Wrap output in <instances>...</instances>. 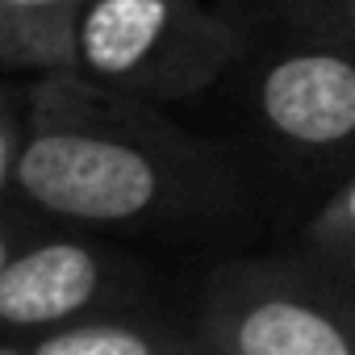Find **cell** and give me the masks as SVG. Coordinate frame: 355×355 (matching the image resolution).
<instances>
[{
  "mask_svg": "<svg viewBox=\"0 0 355 355\" xmlns=\"http://www.w3.org/2000/svg\"><path fill=\"white\" fill-rule=\"evenodd\" d=\"M239 46L197 0H84L71 21V59L92 80L150 96L209 84Z\"/></svg>",
  "mask_w": 355,
  "mask_h": 355,
  "instance_id": "obj_1",
  "label": "cell"
},
{
  "mask_svg": "<svg viewBox=\"0 0 355 355\" xmlns=\"http://www.w3.org/2000/svg\"><path fill=\"white\" fill-rule=\"evenodd\" d=\"M205 343L234 355H355V280L326 268H230L205 305Z\"/></svg>",
  "mask_w": 355,
  "mask_h": 355,
  "instance_id": "obj_2",
  "label": "cell"
},
{
  "mask_svg": "<svg viewBox=\"0 0 355 355\" xmlns=\"http://www.w3.org/2000/svg\"><path fill=\"white\" fill-rule=\"evenodd\" d=\"M17 189L59 218L134 222L163 197V167L134 142L80 125H42L13 167Z\"/></svg>",
  "mask_w": 355,
  "mask_h": 355,
  "instance_id": "obj_3",
  "label": "cell"
},
{
  "mask_svg": "<svg viewBox=\"0 0 355 355\" xmlns=\"http://www.w3.org/2000/svg\"><path fill=\"white\" fill-rule=\"evenodd\" d=\"M259 113L272 134L301 150H330L355 138V55L293 51L259 76Z\"/></svg>",
  "mask_w": 355,
  "mask_h": 355,
  "instance_id": "obj_4",
  "label": "cell"
},
{
  "mask_svg": "<svg viewBox=\"0 0 355 355\" xmlns=\"http://www.w3.org/2000/svg\"><path fill=\"white\" fill-rule=\"evenodd\" d=\"M101 293V259L80 243H42L0 268V326L51 330L71 322Z\"/></svg>",
  "mask_w": 355,
  "mask_h": 355,
  "instance_id": "obj_5",
  "label": "cell"
},
{
  "mask_svg": "<svg viewBox=\"0 0 355 355\" xmlns=\"http://www.w3.org/2000/svg\"><path fill=\"white\" fill-rule=\"evenodd\" d=\"M175 343L117 318H88L71 326H51L38 330L30 343H13V351H34V355H155Z\"/></svg>",
  "mask_w": 355,
  "mask_h": 355,
  "instance_id": "obj_6",
  "label": "cell"
},
{
  "mask_svg": "<svg viewBox=\"0 0 355 355\" xmlns=\"http://www.w3.org/2000/svg\"><path fill=\"white\" fill-rule=\"evenodd\" d=\"M313 259L355 280V175L318 209L309 226Z\"/></svg>",
  "mask_w": 355,
  "mask_h": 355,
  "instance_id": "obj_7",
  "label": "cell"
},
{
  "mask_svg": "<svg viewBox=\"0 0 355 355\" xmlns=\"http://www.w3.org/2000/svg\"><path fill=\"white\" fill-rule=\"evenodd\" d=\"M84 0H5V9L13 13V21H34V26H55V21H76Z\"/></svg>",
  "mask_w": 355,
  "mask_h": 355,
  "instance_id": "obj_8",
  "label": "cell"
},
{
  "mask_svg": "<svg viewBox=\"0 0 355 355\" xmlns=\"http://www.w3.org/2000/svg\"><path fill=\"white\" fill-rule=\"evenodd\" d=\"M13 167H17V155H13V142H9V130L0 125V189L13 180Z\"/></svg>",
  "mask_w": 355,
  "mask_h": 355,
  "instance_id": "obj_9",
  "label": "cell"
},
{
  "mask_svg": "<svg viewBox=\"0 0 355 355\" xmlns=\"http://www.w3.org/2000/svg\"><path fill=\"white\" fill-rule=\"evenodd\" d=\"M17 30V21H13V13L5 9V0H0V46H5L9 42V34Z\"/></svg>",
  "mask_w": 355,
  "mask_h": 355,
  "instance_id": "obj_10",
  "label": "cell"
},
{
  "mask_svg": "<svg viewBox=\"0 0 355 355\" xmlns=\"http://www.w3.org/2000/svg\"><path fill=\"white\" fill-rule=\"evenodd\" d=\"M343 9H347V26L355 30V0H343Z\"/></svg>",
  "mask_w": 355,
  "mask_h": 355,
  "instance_id": "obj_11",
  "label": "cell"
},
{
  "mask_svg": "<svg viewBox=\"0 0 355 355\" xmlns=\"http://www.w3.org/2000/svg\"><path fill=\"white\" fill-rule=\"evenodd\" d=\"M5 263H9V243L0 239V268H5Z\"/></svg>",
  "mask_w": 355,
  "mask_h": 355,
  "instance_id": "obj_12",
  "label": "cell"
}]
</instances>
